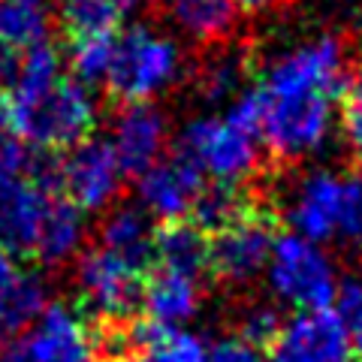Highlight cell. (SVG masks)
<instances>
[{"mask_svg":"<svg viewBox=\"0 0 362 362\" xmlns=\"http://www.w3.org/2000/svg\"><path fill=\"white\" fill-rule=\"evenodd\" d=\"M9 130L37 148H66L85 142L94 130L97 103L76 78H61L45 90H9Z\"/></svg>","mask_w":362,"mask_h":362,"instance_id":"6da1fadb","label":"cell"},{"mask_svg":"<svg viewBox=\"0 0 362 362\" xmlns=\"http://www.w3.org/2000/svg\"><path fill=\"white\" fill-rule=\"evenodd\" d=\"M263 100V121L259 136L275 163H296L314 154L332 130L335 100L317 88H257Z\"/></svg>","mask_w":362,"mask_h":362,"instance_id":"7a4b0ae2","label":"cell"},{"mask_svg":"<svg viewBox=\"0 0 362 362\" xmlns=\"http://www.w3.org/2000/svg\"><path fill=\"white\" fill-rule=\"evenodd\" d=\"M181 76H185V58L178 42L145 25H136L115 37L103 85L112 97L121 100V106H133L173 88Z\"/></svg>","mask_w":362,"mask_h":362,"instance_id":"3957f363","label":"cell"},{"mask_svg":"<svg viewBox=\"0 0 362 362\" xmlns=\"http://www.w3.org/2000/svg\"><path fill=\"white\" fill-rule=\"evenodd\" d=\"M254 139L257 136L245 133L226 118H199L181 133L175 154L190 160L202 175H211L214 185L247 187L266 175Z\"/></svg>","mask_w":362,"mask_h":362,"instance_id":"277c9868","label":"cell"},{"mask_svg":"<svg viewBox=\"0 0 362 362\" xmlns=\"http://www.w3.org/2000/svg\"><path fill=\"white\" fill-rule=\"evenodd\" d=\"M269 284L299 311H326L335 302L338 275L332 259L314 242L290 233L275 239L269 259Z\"/></svg>","mask_w":362,"mask_h":362,"instance_id":"5b68a950","label":"cell"},{"mask_svg":"<svg viewBox=\"0 0 362 362\" xmlns=\"http://www.w3.org/2000/svg\"><path fill=\"white\" fill-rule=\"evenodd\" d=\"M76 290L88 314L100 317L103 326H121L142 305L145 275L103 247H90L76 259Z\"/></svg>","mask_w":362,"mask_h":362,"instance_id":"8992f818","label":"cell"},{"mask_svg":"<svg viewBox=\"0 0 362 362\" xmlns=\"http://www.w3.org/2000/svg\"><path fill=\"white\" fill-rule=\"evenodd\" d=\"M272 247H275V218L269 209H257L239 223L214 233L209 242V272L218 278V284L242 290L254 284L263 269H269Z\"/></svg>","mask_w":362,"mask_h":362,"instance_id":"52a82bcc","label":"cell"},{"mask_svg":"<svg viewBox=\"0 0 362 362\" xmlns=\"http://www.w3.org/2000/svg\"><path fill=\"white\" fill-rule=\"evenodd\" d=\"M52 178L64 190V199L78 211H109L121 197L124 173L112 145L103 139H85L66 151Z\"/></svg>","mask_w":362,"mask_h":362,"instance_id":"ba28073f","label":"cell"},{"mask_svg":"<svg viewBox=\"0 0 362 362\" xmlns=\"http://www.w3.org/2000/svg\"><path fill=\"white\" fill-rule=\"evenodd\" d=\"M21 350L28 362H103L97 332L64 302H49L40 320L28 329Z\"/></svg>","mask_w":362,"mask_h":362,"instance_id":"9c48e42d","label":"cell"},{"mask_svg":"<svg viewBox=\"0 0 362 362\" xmlns=\"http://www.w3.org/2000/svg\"><path fill=\"white\" fill-rule=\"evenodd\" d=\"M169 139L166 115L151 103L121 106L112 121V151L118 157L124 175L142 178L148 169L160 160Z\"/></svg>","mask_w":362,"mask_h":362,"instance_id":"30bf717a","label":"cell"},{"mask_svg":"<svg viewBox=\"0 0 362 362\" xmlns=\"http://www.w3.org/2000/svg\"><path fill=\"white\" fill-rule=\"evenodd\" d=\"M350 332L338 311H302L284 323L275 362H347Z\"/></svg>","mask_w":362,"mask_h":362,"instance_id":"8fae6325","label":"cell"},{"mask_svg":"<svg viewBox=\"0 0 362 362\" xmlns=\"http://www.w3.org/2000/svg\"><path fill=\"white\" fill-rule=\"evenodd\" d=\"M157 16H163L166 25H173L199 52L242 40L235 0H157Z\"/></svg>","mask_w":362,"mask_h":362,"instance_id":"7c38bea8","label":"cell"},{"mask_svg":"<svg viewBox=\"0 0 362 362\" xmlns=\"http://www.w3.org/2000/svg\"><path fill=\"white\" fill-rule=\"evenodd\" d=\"M206 175L185 160L181 154H173L166 160H157L148 173L139 178V199L148 214L166 223H178L194 211L197 199L206 187Z\"/></svg>","mask_w":362,"mask_h":362,"instance_id":"4fadbf2b","label":"cell"},{"mask_svg":"<svg viewBox=\"0 0 362 362\" xmlns=\"http://www.w3.org/2000/svg\"><path fill=\"white\" fill-rule=\"evenodd\" d=\"M54 194L37 178H21L0 190V245L9 251L33 254Z\"/></svg>","mask_w":362,"mask_h":362,"instance_id":"5bb4252c","label":"cell"},{"mask_svg":"<svg viewBox=\"0 0 362 362\" xmlns=\"http://www.w3.org/2000/svg\"><path fill=\"white\" fill-rule=\"evenodd\" d=\"M338 211H341V175L311 173L293 187L287 218L299 230L296 235L317 245L338 233Z\"/></svg>","mask_w":362,"mask_h":362,"instance_id":"9a60e30c","label":"cell"},{"mask_svg":"<svg viewBox=\"0 0 362 362\" xmlns=\"http://www.w3.org/2000/svg\"><path fill=\"white\" fill-rule=\"evenodd\" d=\"M49 308V284L33 269H21L13 251L0 245V329H30Z\"/></svg>","mask_w":362,"mask_h":362,"instance_id":"2e32d148","label":"cell"},{"mask_svg":"<svg viewBox=\"0 0 362 362\" xmlns=\"http://www.w3.org/2000/svg\"><path fill=\"white\" fill-rule=\"evenodd\" d=\"M194 85L197 94L209 103H221V100L242 97V88L247 82V76L254 70V58H251V45L235 40L230 45L211 52H199V61L194 66Z\"/></svg>","mask_w":362,"mask_h":362,"instance_id":"e0dca14e","label":"cell"},{"mask_svg":"<svg viewBox=\"0 0 362 362\" xmlns=\"http://www.w3.org/2000/svg\"><path fill=\"white\" fill-rule=\"evenodd\" d=\"M154 233L148 214L133 206H115L100 223V247L145 275V269L154 263Z\"/></svg>","mask_w":362,"mask_h":362,"instance_id":"ac0fdd59","label":"cell"},{"mask_svg":"<svg viewBox=\"0 0 362 362\" xmlns=\"http://www.w3.org/2000/svg\"><path fill=\"white\" fill-rule=\"evenodd\" d=\"M199 302H202L199 278L157 269L154 275L145 281L142 308L148 314L151 323L175 326L181 320H187V317H194L199 311Z\"/></svg>","mask_w":362,"mask_h":362,"instance_id":"d6986e66","label":"cell"},{"mask_svg":"<svg viewBox=\"0 0 362 362\" xmlns=\"http://www.w3.org/2000/svg\"><path fill=\"white\" fill-rule=\"evenodd\" d=\"M154 263L166 272L202 278L209 272V239L194 223H163L154 233Z\"/></svg>","mask_w":362,"mask_h":362,"instance_id":"ffe728a7","label":"cell"},{"mask_svg":"<svg viewBox=\"0 0 362 362\" xmlns=\"http://www.w3.org/2000/svg\"><path fill=\"white\" fill-rule=\"evenodd\" d=\"M85 245V218L76 206H70L66 199L54 197L49 218L42 223V233L33 247V257L42 266H64L70 259H78Z\"/></svg>","mask_w":362,"mask_h":362,"instance_id":"44dd1931","label":"cell"},{"mask_svg":"<svg viewBox=\"0 0 362 362\" xmlns=\"http://www.w3.org/2000/svg\"><path fill=\"white\" fill-rule=\"evenodd\" d=\"M49 37V9L42 0H0V45L33 49Z\"/></svg>","mask_w":362,"mask_h":362,"instance_id":"7402d4cb","label":"cell"},{"mask_svg":"<svg viewBox=\"0 0 362 362\" xmlns=\"http://www.w3.org/2000/svg\"><path fill=\"white\" fill-rule=\"evenodd\" d=\"M58 13H61L64 28L73 33V40L106 37L124 18L106 0H58Z\"/></svg>","mask_w":362,"mask_h":362,"instance_id":"603a6c76","label":"cell"},{"mask_svg":"<svg viewBox=\"0 0 362 362\" xmlns=\"http://www.w3.org/2000/svg\"><path fill=\"white\" fill-rule=\"evenodd\" d=\"M281 329H284V320H281L275 305L242 302L239 311H235V338H242L245 344H251L257 350L275 347Z\"/></svg>","mask_w":362,"mask_h":362,"instance_id":"cb8c5ba5","label":"cell"},{"mask_svg":"<svg viewBox=\"0 0 362 362\" xmlns=\"http://www.w3.org/2000/svg\"><path fill=\"white\" fill-rule=\"evenodd\" d=\"M112 45L115 37L106 33V37H78L70 45V70L73 78L88 85H103L109 64H112Z\"/></svg>","mask_w":362,"mask_h":362,"instance_id":"d4e9b609","label":"cell"},{"mask_svg":"<svg viewBox=\"0 0 362 362\" xmlns=\"http://www.w3.org/2000/svg\"><path fill=\"white\" fill-rule=\"evenodd\" d=\"M347 245L362 254V166H354L341 175V211H338V233Z\"/></svg>","mask_w":362,"mask_h":362,"instance_id":"484cf974","label":"cell"},{"mask_svg":"<svg viewBox=\"0 0 362 362\" xmlns=\"http://www.w3.org/2000/svg\"><path fill=\"white\" fill-rule=\"evenodd\" d=\"M30 175H33V157L25 148V142L0 136V190H6L9 185Z\"/></svg>","mask_w":362,"mask_h":362,"instance_id":"4316f807","label":"cell"},{"mask_svg":"<svg viewBox=\"0 0 362 362\" xmlns=\"http://www.w3.org/2000/svg\"><path fill=\"white\" fill-rule=\"evenodd\" d=\"M341 124H344V136L350 142V148L362 154V64L356 78L350 82L347 94H344V106H341Z\"/></svg>","mask_w":362,"mask_h":362,"instance_id":"83f0119b","label":"cell"},{"mask_svg":"<svg viewBox=\"0 0 362 362\" xmlns=\"http://www.w3.org/2000/svg\"><path fill=\"white\" fill-rule=\"evenodd\" d=\"M206 362H266V359H263V350L245 344L242 338L233 335L214 344L206 354Z\"/></svg>","mask_w":362,"mask_h":362,"instance_id":"f1b7e54d","label":"cell"},{"mask_svg":"<svg viewBox=\"0 0 362 362\" xmlns=\"http://www.w3.org/2000/svg\"><path fill=\"white\" fill-rule=\"evenodd\" d=\"M335 302H338V317H341L344 323H350L356 314H362V272L338 281Z\"/></svg>","mask_w":362,"mask_h":362,"instance_id":"f546056e","label":"cell"},{"mask_svg":"<svg viewBox=\"0 0 362 362\" xmlns=\"http://www.w3.org/2000/svg\"><path fill=\"white\" fill-rule=\"evenodd\" d=\"M16 73H18V58H16V52L6 49V45H0V90L16 82Z\"/></svg>","mask_w":362,"mask_h":362,"instance_id":"4dcf8cb0","label":"cell"},{"mask_svg":"<svg viewBox=\"0 0 362 362\" xmlns=\"http://www.w3.org/2000/svg\"><path fill=\"white\" fill-rule=\"evenodd\" d=\"M290 4V0H235V6L245 9V13H257V16H266V13H281Z\"/></svg>","mask_w":362,"mask_h":362,"instance_id":"1f68e13d","label":"cell"},{"mask_svg":"<svg viewBox=\"0 0 362 362\" xmlns=\"http://www.w3.org/2000/svg\"><path fill=\"white\" fill-rule=\"evenodd\" d=\"M347 332H350V350H354L356 359L362 362V314H356L354 320L347 323Z\"/></svg>","mask_w":362,"mask_h":362,"instance_id":"d6a6232c","label":"cell"},{"mask_svg":"<svg viewBox=\"0 0 362 362\" xmlns=\"http://www.w3.org/2000/svg\"><path fill=\"white\" fill-rule=\"evenodd\" d=\"M0 362H28L25 350H21V344H9L0 350Z\"/></svg>","mask_w":362,"mask_h":362,"instance_id":"836d02e7","label":"cell"},{"mask_svg":"<svg viewBox=\"0 0 362 362\" xmlns=\"http://www.w3.org/2000/svg\"><path fill=\"white\" fill-rule=\"evenodd\" d=\"M0 130H9V97L0 90Z\"/></svg>","mask_w":362,"mask_h":362,"instance_id":"e575fe53","label":"cell"},{"mask_svg":"<svg viewBox=\"0 0 362 362\" xmlns=\"http://www.w3.org/2000/svg\"><path fill=\"white\" fill-rule=\"evenodd\" d=\"M106 4H112V6H115V9H118V13L124 16V13H130V9H136V6H142V4H145V0H106Z\"/></svg>","mask_w":362,"mask_h":362,"instance_id":"d590c367","label":"cell"},{"mask_svg":"<svg viewBox=\"0 0 362 362\" xmlns=\"http://www.w3.org/2000/svg\"><path fill=\"white\" fill-rule=\"evenodd\" d=\"M127 362H163V359H157L154 354H130Z\"/></svg>","mask_w":362,"mask_h":362,"instance_id":"8d00e7d4","label":"cell"},{"mask_svg":"<svg viewBox=\"0 0 362 362\" xmlns=\"http://www.w3.org/2000/svg\"><path fill=\"white\" fill-rule=\"evenodd\" d=\"M359 64H362V54H359Z\"/></svg>","mask_w":362,"mask_h":362,"instance_id":"74e56055","label":"cell"}]
</instances>
